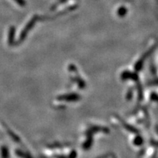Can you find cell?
I'll return each mask as SVG.
<instances>
[{"instance_id": "obj_3", "label": "cell", "mask_w": 158, "mask_h": 158, "mask_svg": "<svg viewBox=\"0 0 158 158\" xmlns=\"http://www.w3.org/2000/svg\"><path fill=\"white\" fill-rule=\"evenodd\" d=\"M15 1L18 3V4H19L20 5H24V0H15Z\"/></svg>"}, {"instance_id": "obj_2", "label": "cell", "mask_w": 158, "mask_h": 158, "mask_svg": "<svg viewBox=\"0 0 158 158\" xmlns=\"http://www.w3.org/2000/svg\"><path fill=\"white\" fill-rule=\"evenodd\" d=\"M14 32H15V29L13 27L10 28V32H9V43H11L12 42V40H13L14 37Z\"/></svg>"}, {"instance_id": "obj_1", "label": "cell", "mask_w": 158, "mask_h": 158, "mask_svg": "<svg viewBox=\"0 0 158 158\" xmlns=\"http://www.w3.org/2000/svg\"><path fill=\"white\" fill-rule=\"evenodd\" d=\"M2 158H9L8 150L6 147L2 146Z\"/></svg>"}]
</instances>
